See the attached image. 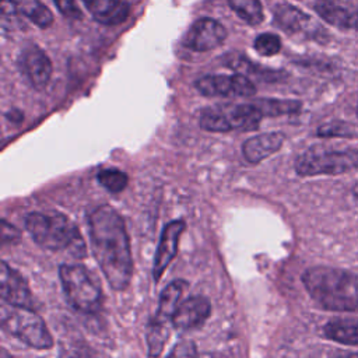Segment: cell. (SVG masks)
Masks as SVG:
<instances>
[{
    "instance_id": "obj_1",
    "label": "cell",
    "mask_w": 358,
    "mask_h": 358,
    "mask_svg": "<svg viewBox=\"0 0 358 358\" xmlns=\"http://www.w3.org/2000/svg\"><path fill=\"white\" fill-rule=\"evenodd\" d=\"M88 234L92 255L108 284L116 291L126 289L133 274V257L122 215L108 204L95 207L88 214Z\"/></svg>"
},
{
    "instance_id": "obj_2",
    "label": "cell",
    "mask_w": 358,
    "mask_h": 358,
    "mask_svg": "<svg viewBox=\"0 0 358 358\" xmlns=\"http://www.w3.org/2000/svg\"><path fill=\"white\" fill-rule=\"evenodd\" d=\"M302 282L312 299L324 309L358 312V274L315 266L303 271Z\"/></svg>"
},
{
    "instance_id": "obj_3",
    "label": "cell",
    "mask_w": 358,
    "mask_h": 358,
    "mask_svg": "<svg viewBox=\"0 0 358 358\" xmlns=\"http://www.w3.org/2000/svg\"><path fill=\"white\" fill-rule=\"evenodd\" d=\"M25 228L31 238L43 249L67 250L74 257H85V242L78 228L64 214L57 211H34L25 217Z\"/></svg>"
},
{
    "instance_id": "obj_4",
    "label": "cell",
    "mask_w": 358,
    "mask_h": 358,
    "mask_svg": "<svg viewBox=\"0 0 358 358\" xmlns=\"http://www.w3.org/2000/svg\"><path fill=\"white\" fill-rule=\"evenodd\" d=\"M1 329L36 350H48L53 345V338L41 316L28 308L14 306L7 302L0 309Z\"/></svg>"
},
{
    "instance_id": "obj_5",
    "label": "cell",
    "mask_w": 358,
    "mask_h": 358,
    "mask_svg": "<svg viewBox=\"0 0 358 358\" xmlns=\"http://www.w3.org/2000/svg\"><path fill=\"white\" fill-rule=\"evenodd\" d=\"M262 110L252 103H218L200 113V127L206 131L227 133L232 130H255L263 119Z\"/></svg>"
},
{
    "instance_id": "obj_6",
    "label": "cell",
    "mask_w": 358,
    "mask_h": 358,
    "mask_svg": "<svg viewBox=\"0 0 358 358\" xmlns=\"http://www.w3.org/2000/svg\"><path fill=\"white\" fill-rule=\"evenodd\" d=\"M59 277L71 308L81 313H96L102 308V291L83 264H62Z\"/></svg>"
},
{
    "instance_id": "obj_7",
    "label": "cell",
    "mask_w": 358,
    "mask_h": 358,
    "mask_svg": "<svg viewBox=\"0 0 358 358\" xmlns=\"http://www.w3.org/2000/svg\"><path fill=\"white\" fill-rule=\"evenodd\" d=\"M358 168V150L312 147L298 155L295 171L301 176L338 175Z\"/></svg>"
},
{
    "instance_id": "obj_8",
    "label": "cell",
    "mask_w": 358,
    "mask_h": 358,
    "mask_svg": "<svg viewBox=\"0 0 358 358\" xmlns=\"http://www.w3.org/2000/svg\"><path fill=\"white\" fill-rule=\"evenodd\" d=\"M197 91L204 96H253L256 94V87L252 80L241 73L235 74H207L199 77L194 83Z\"/></svg>"
},
{
    "instance_id": "obj_9",
    "label": "cell",
    "mask_w": 358,
    "mask_h": 358,
    "mask_svg": "<svg viewBox=\"0 0 358 358\" xmlns=\"http://www.w3.org/2000/svg\"><path fill=\"white\" fill-rule=\"evenodd\" d=\"M273 17L275 25L288 34H301L315 41L327 38V32L317 21L289 3L277 4L273 10Z\"/></svg>"
},
{
    "instance_id": "obj_10",
    "label": "cell",
    "mask_w": 358,
    "mask_h": 358,
    "mask_svg": "<svg viewBox=\"0 0 358 358\" xmlns=\"http://www.w3.org/2000/svg\"><path fill=\"white\" fill-rule=\"evenodd\" d=\"M18 67L28 83L38 91L45 90L52 77V62L49 56L36 45L28 43L18 56Z\"/></svg>"
},
{
    "instance_id": "obj_11",
    "label": "cell",
    "mask_w": 358,
    "mask_h": 358,
    "mask_svg": "<svg viewBox=\"0 0 358 358\" xmlns=\"http://www.w3.org/2000/svg\"><path fill=\"white\" fill-rule=\"evenodd\" d=\"M227 38L225 27L214 18H199L187 29L183 38V46L193 52H208L218 48Z\"/></svg>"
},
{
    "instance_id": "obj_12",
    "label": "cell",
    "mask_w": 358,
    "mask_h": 358,
    "mask_svg": "<svg viewBox=\"0 0 358 358\" xmlns=\"http://www.w3.org/2000/svg\"><path fill=\"white\" fill-rule=\"evenodd\" d=\"M0 294L3 302L34 309V299L25 278L6 262L0 264Z\"/></svg>"
},
{
    "instance_id": "obj_13",
    "label": "cell",
    "mask_w": 358,
    "mask_h": 358,
    "mask_svg": "<svg viewBox=\"0 0 358 358\" xmlns=\"http://www.w3.org/2000/svg\"><path fill=\"white\" fill-rule=\"evenodd\" d=\"M183 231H185V221L182 220H173L164 227L159 238V243L157 248L155 259H154V267H152L154 281L161 280L165 268L176 256L179 239Z\"/></svg>"
},
{
    "instance_id": "obj_14",
    "label": "cell",
    "mask_w": 358,
    "mask_h": 358,
    "mask_svg": "<svg viewBox=\"0 0 358 358\" xmlns=\"http://www.w3.org/2000/svg\"><path fill=\"white\" fill-rule=\"evenodd\" d=\"M211 313V303L206 296L194 295L182 301L173 315L172 326L178 330H193L206 323Z\"/></svg>"
},
{
    "instance_id": "obj_15",
    "label": "cell",
    "mask_w": 358,
    "mask_h": 358,
    "mask_svg": "<svg viewBox=\"0 0 358 358\" xmlns=\"http://www.w3.org/2000/svg\"><path fill=\"white\" fill-rule=\"evenodd\" d=\"M92 18L102 25H117L127 20L130 6L126 0H81Z\"/></svg>"
},
{
    "instance_id": "obj_16",
    "label": "cell",
    "mask_w": 358,
    "mask_h": 358,
    "mask_svg": "<svg viewBox=\"0 0 358 358\" xmlns=\"http://www.w3.org/2000/svg\"><path fill=\"white\" fill-rule=\"evenodd\" d=\"M284 140H285V137L280 131L257 134V136L248 138L243 143L242 154L248 162L259 164L263 159H266L267 157L277 152L281 148Z\"/></svg>"
},
{
    "instance_id": "obj_17",
    "label": "cell",
    "mask_w": 358,
    "mask_h": 358,
    "mask_svg": "<svg viewBox=\"0 0 358 358\" xmlns=\"http://www.w3.org/2000/svg\"><path fill=\"white\" fill-rule=\"evenodd\" d=\"M313 8L327 24L338 29L358 31V11L348 10L334 0H316Z\"/></svg>"
},
{
    "instance_id": "obj_18",
    "label": "cell",
    "mask_w": 358,
    "mask_h": 358,
    "mask_svg": "<svg viewBox=\"0 0 358 358\" xmlns=\"http://www.w3.org/2000/svg\"><path fill=\"white\" fill-rule=\"evenodd\" d=\"M185 288H186V282L183 280H175L169 282L159 295L158 310L151 320L168 327V324L172 323L173 315L180 303V298Z\"/></svg>"
},
{
    "instance_id": "obj_19",
    "label": "cell",
    "mask_w": 358,
    "mask_h": 358,
    "mask_svg": "<svg viewBox=\"0 0 358 358\" xmlns=\"http://www.w3.org/2000/svg\"><path fill=\"white\" fill-rule=\"evenodd\" d=\"M225 66L228 69H232L235 70L236 73H241V74H255L256 77L259 76L262 80H266V81H273V80H278L280 77V71H275V70H267V69H263L260 67L259 64H255L253 62H250L246 56H243L242 53H236V52H231V53H227L224 60Z\"/></svg>"
},
{
    "instance_id": "obj_20",
    "label": "cell",
    "mask_w": 358,
    "mask_h": 358,
    "mask_svg": "<svg viewBox=\"0 0 358 358\" xmlns=\"http://www.w3.org/2000/svg\"><path fill=\"white\" fill-rule=\"evenodd\" d=\"M323 333L327 338L337 343L358 345V320L357 319H334L324 324Z\"/></svg>"
},
{
    "instance_id": "obj_21",
    "label": "cell",
    "mask_w": 358,
    "mask_h": 358,
    "mask_svg": "<svg viewBox=\"0 0 358 358\" xmlns=\"http://www.w3.org/2000/svg\"><path fill=\"white\" fill-rule=\"evenodd\" d=\"M17 13L27 17L39 28H48L53 22V14L39 0H15Z\"/></svg>"
},
{
    "instance_id": "obj_22",
    "label": "cell",
    "mask_w": 358,
    "mask_h": 358,
    "mask_svg": "<svg viewBox=\"0 0 358 358\" xmlns=\"http://www.w3.org/2000/svg\"><path fill=\"white\" fill-rule=\"evenodd\" d=\"M262 110L263 116H281L291 115L301 110L302 103L295 99H277V98H260L255 102Z\"/></svg>"
},
{
    "instance_id": "obj_23",
    "label": "cell",
    "mask_w": 358,
    "mask_h": 358,
    "mask_svg": "<svg viewBox=\"0 0 358 358\" xmlns=\"http://www.w3.org/2000/svg\"><path fill=\"white\" fill-rule=\"evenodd\" d=\"M232 11L246 24L259 25L264 15L260 0H228Z\"/></svg>"
},
{
    "instance_id": "obj_24",
    "label": "cell",
    "mask_w": 358,
    "mask_h": 358,
    "mask_svg": "<svg viewBox=\"0 0 358 358\" xmlns=\"http://www.w3.org/2000/svg\"><path fill=\"white\" fill-rule=\"evenodd\" d=\"M98 182L110 193H120L129 182V176L116 168H105L96 173Z\"/></svg>"
},
{
    "instance_id": "obj_25",
    "label": "cell",
    "mask_w": 358,
    "mask_h": 358,
    "mask_svg": "<svg viewBox=\"0 0 358 358\" xmlns=\"http://www.w3.org/2000/svg\"><path fill=\"white\" fill-rule=\"evenodd\" d=\"M169 336V330L166 326L158 324L150 320L147 326V347L151 357H158L164 348V344Z\"/></svg>"
},
{
    "instance_id": "obj_26",
    "label": "cell",
    "mask_w": 358,
    "mask_h": 358,
    "mask_svg": "<svg viewBox=\"0 0 358 358\" xmlns=\"http://www.w3.org/2000/svg\"><path fill=\"white\" fill-rule=\"evenodd\" d=\"M255 50L262 56H274L281 50V39L275 34L263 32L255 38Z\"/></svg>"
},
{
    "instance_id": "obj_27",
    "label": "cell",
    "mask_w": 358,
    "mask_h": 358,
    "mask_svg": "<svg viewBox=\"0 0 358 358\" xmlns=\"http://www.w3.org/2000/svg\"><path fill=\"white\" fill-rule=\"evenodd\" d=\"M317 136L320 137H345L351 136V129L344 122H329L317 129Z\"/></svg>"
},
{
    "instance_id": "obj_28",
    "label": "cell",
    "mask_w": 358,
    "mask_h": 358,
    "mask_svg": "<svg viewBox=\"0 0 358 358\" xmlns=\"http://www.w3.org/2000/svg\"><path fill=\"white\" fill-rule=\"evenodd\" d=\"M60 14L69 20H83V11L74 0H53Z\"/></svg>"
},
{
    "instance_id": "obj_29",
    "label": "cell",
    "mask_w": 358,
    "mask_h": 358,
    "mask_svg": "<svg viewBox=\"0 0 358 358\" xmlns=\"http://www.w3.org/2000/svg\"><path fill=\"white\" fill-rule=\"evenodd\" d=\"M168 358H197V347L190 340L180 341L171 350Z\"/></svg>"
},
{
    "instance_id": "obj_30",
    "label": "cell",
    "mask_w": 358,
    "mask_h": 358,
    "mask_svg": "<svg viewBox=\"0 0 358 358\" xmlns=\"http://www.w3.org/2000/svg\"><path fill=\"white\" fill-rule=\"evenodd\" d=\"M60 358H91V355L81 350L80 347L64 345L60 350Z\"/></svg>"
},
{
    "instance_id": "obj_31",
    "label": "cell",
    "mask_w": 358,
    "mask_h": 358,
    "mask_svg": "<svg viewBox=\"0 0 358 358\" xmlns=\"http://www.w3.org/2000/svg\"><path fill=\"white\" fill-rule=\"evenodd\" d=\"M1 238L3 242H11V241H17L20 238V232L17 231V228L8 225V222L6 220H3V229H1Z\"/></svg>"
},
{
    "instance_id": "obj_32",
    "label": "cell",
    "mask_w": 358,
    "mask_h": 358,
    "mask_svg": "<svg viewBox=\"0 0 358 358\" xmlns=\"http://www.w3.org/2000/svg\"><path fill=\"white\" fill-rule=\"evenodd\" d=\"M7 119H10V120H14V122H21L22 119H24V115L20 112V110H8L7 112Z\"/></svg>"
},
{
    "instance_id": "obj_33",
    "label": "cell",
    "mask_w": 358,
    "mask_h": 358,
    "mask_svg": "<svg viewBox=\"0 0 358 358\" xmlns=\"http://www.w3.org/2000/svg\"><path fill=\"white\" fill-rule=\"evenodd\" d=\"M334 358H358V354H352V352H343L336 355Z\"/></svg>"
},
{
    "instance_id": "obj_34",
    "label": "cell",
    "mask_w": 358,
    "mask_h": 358,
    "mask_svg": "<svg viewBox=\"0 0 358 358\" xmlns=\"http://www.w3.org/2000/svg\"><path fill=\"white\" fill-rule=\"evenodd\" d=\"M1 358H14V357L10 355V354L3 348V350H1Z\"/></svg>"
},
{
    "instance_id": "obj_35",
    "label": "cell",
    "mask_w": 358,
    "mask_h": 358,
    "mask_svg": "<svg viewBox=\"0 0 358 358\" xmlns=\"http://www.w3.org/2000/svg\"><path fill=\"white\" fill-rule=\"evenodd\" d=\"M357 115H358V108H357Z\"/></svg>"
},
{
    "instance_id": "obj_36",
    "label": "cell",
    "mask_w": 358,
    "mask_h": 358,
    "mask_svg": "<svg viewBox=\"0 0 358 358\" xmlns=\"http://www.w3.org/2000/svg\"><path fill=\"white\" fill-rule=\"evenodd\" d=\"M343 1H347V0H343Z\"/></svg>"
}]
</instances>
